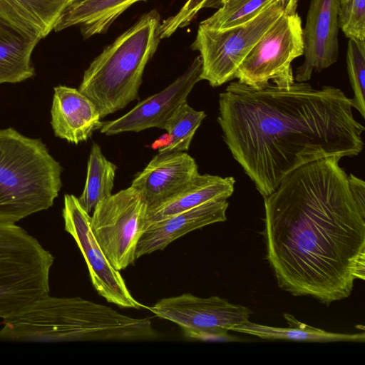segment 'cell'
I'll use <instances>...</instances> for the list:
<instances>
[{
  "label": "cell",
  "mask_w": 365,
  "mask_h": 365,
  "mask_svg": "<svg viewBox=\"0 0 365 365\" xmlns=\"http://www.w3.org/2000/svg\"><path fill=\"white\" fill-rule=\"evenodd\" d=\"M317 159L264 197L266 258L280 288L329 304L365 278V183Z\"/></svg>",
  "instance_id": "cell-1"
},
{
  "label": "cell",
  "mask_w": 365,
  "mask_h": 365,
  "mask_svg": "<svg viewBox=\"0 0 365 365\" xmlns=\"http://www.w3.org/2000/svg\"><path fill=\"white\" fill-rule=\"evenodd\" d=\"M352 108L351 99L331 86L258 88L235 81L219 96L217 122L232 157L265 197L301 165L362 151L365 128Z\"/></svg>",
  "instance_id": "cell-2"
},
{
  "label": "cell",
  "mask_w": 365,
  "mask_h": 365,
  "mask_svg": "<svg viewBox=\"0 0 365 365\" xmlns=\"http://www.w3.org/2000/svg\"><path fill=\"white\" fill-rule=\"evenodd\" d=\"M155 334L150 320L133 318L79 297L48 294L4 319L0 341H133Z\"/></svg>",
  "instance_id": "cell-3"
},
{
  "label": "cell",
  "mask_w": 365,
  "mask_h": 365,
  "mask_svg": "<svg viewBox=\"0 0 365 365\" xmlns=\"http://www.w3.org/2000/svg\"><path fill=\"white\" fill-rule=\"evenodd\" d=\"M160 25L155 9L144 14L85 71L78 90L93 102L101 119L138 98L145 66L161 40Z\"/></svg>",
  "instance_id": "cell-4"
},
{
  "label": "cell",
  "mask_w": 365,
  "mask_h": 365,
  "mask_svg": "<svg viewBox=\"0 0 365 365\" xmlns=\"http://www.w3.org/2000/svg\"><path fill=\"white\" fill-rule=\"evenodd\" d=\"M62 171L40 139L0 129V222L15 224L51 207Z\"/></svg>",
  "instance_id": "cell-5"
},
{
  "label": "cell",
  "mask_w": 365,
  "mask_h": 365,
  "mask_svg": "<svg viewBox=\"0 0 365 365\" xmlns=\"http://www.w3.org/2000/svg\"><path fill=\"white\" fill-rule=\"evenodd\" d=\"M53 259L24 229L0 222V318L48 294Z\"/></svg>",
  "instance_id": "cell-6"
},
{
  "label": "cell",
  "mask_w": 365,
  "mask_h": 365,
  "mask_svg": "<svg viewBox=\"0 0 365 365\" xmlns=\"http://www.w3.org/2000/svg\"><path fill=\"white\" fill-rule=\"evenodd\" d=\"M299 0H275L259 14L242 24L215 29L199 25L191 48L200 52V80L217 87L235 78L237 68L264 34Z\"/></svg>",
  "instance_id": "cell-7"
},
{
  "label": "cell",
  "mask_w": 365,
  "mask_h": 365,
  "mask_svg": "<svg viewBox=\"0 0 365 365\" xmlns=\"http://www.w3.org/2000/svg\"><path fill=\"white\" fill-rule=\"evenodd\" d=\"M302 29L297 9L286 11L252 48L235 78L258 88L267 86L270 81L279 87L293 84L292 63L304 54Z\"/></svg>",
  "instance_id": "cell-8"
},
{
  "label": "cell",
  "mask_w": 365,
  "mask_h": 365,
  "mask_svg": "<svg viewBox=\"0 0 365 365\" xmlns=\"http://www.w3.org/2000/svg\"><path fill=\"white\" fill-rule=\"evenodd\" d=\"M148 207L132 186L99 202L93 209L90 226L111 265L125 269L135 260L138 242L147 228Z\"/></svg>",
  "instance_id": "cell-9"
},
{
  "label": "cell",
  "mask_w": 365,
  "mask_h": 365,
  "mask_svg": "<svg viewBox=\"0 0 365 365\" xmlns=\"http://www.w3.org/2000/svg\"><path fill=\"white\" fill-rule=\"evenodd\" d=\"M65 230L75 240L88 268L92 284L101 297L118 306L140 309L145 306L130 293L120 272L110 263L91 229V216L78 197L66 194L62 211Z\"/></svg>",
  "instance_id": "cell-10"
},
{
  "label": "cell",
  "mask_w": 365,
  "mask_h": 365,
  "mask_svg": "<svg viewBox=\"0 0 365 365\" xmlns=\"http://www.w3.org/2000/svg\"><path fill=\"white\" fill-rule=\"evenodd\" d=\"M202 61L197 56L189 68L161 91L140 101L128 113L113 120L103 122L100 132L113 135L125 132H140L148 128L164 129L173 113L187 98L200 80Z\"/></svg>",
  "instance_id": "cell-11"
},
{
  "label": "cell",
  "mask_w": 365,
  "mask_h": 365,
  "mask_svg": "<svg viewBox=\"0 0 365 365\" xmlns=\"http://www.w3.org/2000/svg\"><path fill=\"white\" fill-rule=\"evenodd\" d=\"M155 316L181 328L229 329L249 321L252 311L217 296L200 297L190 293L163 298L149 308Z\"/></svg>",
  "instance_id": "cell-12"
},
{
  "label": "cell",
  "mask_w": 365,
  "mask_h": 365,
  "mask_svg": "<svg viewBox=\"0 0 365 365\" xmlns=\"http://www.w3.org/2000/svg\"><path fill=\"white\" fill-rule=\"evenodd\" d=\"M339 0H311L303 30L304 63L297 69V82L309 81L337 61Z\"/></svg>",
  "instance_id": "cell-13"
},
{
  "label": "cell",
  "mask_w": 365,
  "mask_h": 365,
  "mask_svg": "<svg viewBox=\"0 0 365 365\" xmlns=\"http://www.w3.org/2000/svg\"><path fill=\"white\" fill-rule=\"evenodd\" d=\"M198 174L197 163L186 152L158 153L130 186L139 192L150 209L182 190Z\"/></svg>",
  "instance_id": "cell-14"
},
{
  "label": "cell",
  "mask_w": 365,
  "mask_h": 365,
  "mask_svg": "<svg viewBox=\"0 0 365 365\" xmlns=\"http://www.w3.org/2000/svg\"><path fill=\"white\" fill-rule=\"evenodd\" d=\"M53 91L51 124L56 136L78 144L102 127L96 105L78 89L60 85Z\"/></svg>",
  "instance_id": "cell-15"
},
{
  "label": "cell",
  "mask_w": 365,
  "mask_h": 365,
  "mask_svg": "<svg viewBox=\"0 0 365 365\" xmlns=\"http://www.w3.org/2000/svg\"><path fill=\"white\" fill-rule=\"evenodd\" d=\"M228 205L227 200H212L150 224L138 242L135 258L163 250L191 231L225 221Z\"/></svg>",
  "instance_id": "cell-16"
},
{
  "label": "cell",
  "mask_w": 365,
  "mask_h": 365,
  "mask_svg": "<svg viewBox=\"0 0 365 365\" xmlns=\"http://www.w3.org/2000/svg\"><path fill=\"white\" fill-rule=\"evenodd\" d=\"M70 0H0V23L40 41L54 30Z\"/></svg>",
  "instance_id": "cell-17"
},
{
  "label": "cell",
  "mask_w": 365,
  "mask_h": 365,
  "mask_svg": "<svg viewBox=\"0 0 365 365\" xmlns=\"http://www.w3.org/2000/svg\"><path fill=\"white\" fill-rule=\"evenodd\" d=\"M235 183L232 177L199 173L182 190L158 205L148 209L146 226L209 201L227 200L234 192Z\"/></svg>",
  "instance_id": "cell-18"
},
{
  "label": "cell",
  "mask_w": 365,
  "mask_h": 365,
  "mask_svg": "<svg viewBox=\"0 0 365 365\" xmlns=\"http://www.w3.org/2000/svg\"><path fill=\"white\" fill-rule=\"evenodd\" d=\"M147 0H83L68 4L54 28L55 31L79 26L84 40L106 33L127 9Z\"/></svg>",
  "instance_id": "cell-19"
},
{
  "label": "cell",
  "mask_w": 365,
  "mask_h": 365,
  "mask_svg": "<svg viewBox=\"0 0 365 365\" xmlns=\"http://www.w3.org/2000/svg\"><path fill=\"white\" fill-rule=\"evenodd\" d=\"M283 317L289 324V327H269L248 321L230 327L229 331L256 336L262 339H285L312 342H364L365 341L364 332L356 334L329 332L305 324L289 314L284 313Z\"/></svg>",
  "instance_id": "cell-20"
},
{
  "label": "cell",
  "mask_w": 365,
  "mask_h": 365,
  "mask_svg": "<svg viewBox=\"0 0 365 365\" xmlns=\"http://www.w3.org/2000/svg\"><path fill=\"white\" fill-rule=\"evenodd\" d=\"M38 41L0 23V84L19 83L35 75L31 57Z\"/></svg>",
  "instance_id": "cell-21"
},
{
  "label": "cell",
  "mask_w": 365,
  "mask_h": 365,
  "mask_svg": "<svg viewBox=\"0 0 365 365\" xmlns=\"http://www.w3.org/2000/svg\"><path fill=\"white\" fill-rule=\"evenodd\" d=\"M116 170L117 166L104 156L100 145L93 143L88 160L85 186L78 197L88 213L99 202L112 195Z\"/></svg>",
  "instance_id": "cell-22"
},
{
  "label": "cell",
  "mask_w": 365,
  "mask_h": 365,
  "mask_svg": "<svg viewBox=\"0 0 365 365\" xmlns=\"http://www.w3.org/2000/svg\"><path fill=\"white\" fill-rule=\"evenodd\" d=\"M205 117L204 111L196 110L187 102L183 103L167 121L164 130L168 133L169 141L159 148L158 153L187 151Z\"/></svg>",
  "instance_id": "cell-23"
},
{
  "label": "cell",
  "mask_w": 365,
  "mask_h": 365,
  "mask_svg": "<svg viewBox=\"0 0 365 365\" xmlns=\"http://www.w3.org/2000/svg\"><path fill=\"white\" fill-rule=\"evenodd\" d=\"M275 0H222L216 12L200 22V25L224 29L254 19Z\"/></svg>",
  "instance_id": "cell-24"
},
{
  "label": "cell",
  "mask_w": 365,
  "mask_h": 365,
  "mask_svg": "<svg viewBox=\"0 0 365 365\" xmlns=\"http://www.w3.org/2000/svg\"><path fill=\"white\" fill-rule=\"evenodd\" d=\"M346 66L349 81L354 92L352 107L365 117V41L349 39L346 51Z\"/></svg>",
  "instance_id": "cell-25"
},
{
  "label": "cell",
  "mask_w": 365,
  "mask_h": 365,
  "mask_svg": "<svg viewBox=\"0 0 365 365\" xmlns=\"http://www.w3.org/2000/svg\"><path fill=\"white\" fill-rule=\"evenodd\" d=\"M338 22L346 38L365 41V0H349L339 6Z\"/></svg>",
  "instance_id": "cell-26"
},
{
  "label": "cell",
  "mask_w": 365,
  "mask_h": 365,
  "mask_svg": "<svg viewBox=\"0 0 365 365\" xmlns=\"http://www.w3.org/2000/svg\"><path fill=\"white\" fill-rule=\"evenodd\" d=\"M206 1L207 0H187L175 15L160 22L159 29L160 38H168L178 29L190 24L199 11L204 8Z\"/></svg>",
  "instance_id": "cell-27"
},
{
  "label": "cell",
  "mask_w": 365,
  "mask_h": 365,
  "mask_svg": "<svg viewBox=\"0 0 365 365\" xmlns=\"http://www.w3.org/2000/svg\"><path fill=\"white\" fill-rule=\"evenodd\" d=\"M186 337L205 341L233 342L242 341L240 338L232 336L228 330L223 328L215 329H189L182 328Z\"/></svg>",
  "instance_id": "cell-28"
},
{
  "label": "cell",
  "mask_w": 365,
  "mask_h": 365,
  "mask_svg": "<svg viewBox=\"0 0 365 365\" xmlns=\"http://www.w3.org/2000/svg\"><path fill=\"white\" fill-rule=\"evenodd\" d=\"M222 0H207L204 5V8H215L217 9ZM203 8V9H204Z\"/></svg>",
  "instance_id": "cell-29"
},
{
  "label": "cell",
  "mask_w": 365,
  "mask_h": 365,
  "mask_svg": "<svg viewBox=\"0 0 365 365\" xmlns=\"http://www.w3.org/2000/svg\"><path fill=\"white\" fill-rule=\"evenodd\" d=\"M81 1H83V0H70L68 4H72L78 3V2Z\"/></svg>",
  "instance_id": "cell-30"
},
{
  "label": "cell",
  "mask_w": 365,
  "mask_h": 365,
  "mask_svg": "<svg viewBox=\"0 0 365 365\" xmlns=\"http://www.w3.org/2000/svg\"><path fill=\"white\" fill-rule=\"evenodd\" d=\"M339 5H343L345 3H346L347 1H349V0H339Z\"/></svg>",
  "instance_id": "cell-31"
}]
</instances>
